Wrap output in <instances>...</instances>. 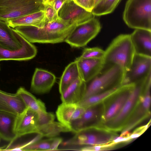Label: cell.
<instances>
[{
    "label": "cell",
    "mask_w": 151,
    "mask_h": 151,
    "mask_svg": "<svg viewBox=\"0 0 151 151\" xmlns=\"http://www.w3.org/2000/svg\"><path fill=\"white\" fill-rule=\"evenodd\" d=\"M71 132L70 127L59 122L54 121L43 125L38 126L37 134L43 137H55L60 133Z\"/></svg>",
    "instance_id": "d4e9b609"
},
{
    "label": "cell",
    "mask_w": 151,
    "mask_h": 151,
    "mask_svg": "<svg viewBox=\"0 0 151 151\" xmlns=\"http://www.w3.org/2000/svg\"><path fill=\"white\" fill-rule=\"evenodd\" d=\"M121 86L89 96L82 100L77 104L86 108L103 102L115 93Z\"/></svg>",
    "instance_id": "83f0119b"
},
{
    "label": "cell",
    "mask_w": 151,
    "mask_h": 151,
    "mask_svg": "<svg viewBox=\"0 0 151 151\" xmlns=\"http://www.w3.org/2000/svg\"><path fill=\"white\" fill-rule=\"evenodd\" d=\"M55 0H42V3L43 5L50 4Z\"/></svg>",
    "instance_id": "f35d334b"
},
{
    "label": "cell",
    "mask_w": 151,
    "mask_h": 151,
    "mask_svg": "<svg viewBox=\"0 0 151 151\" xmlns=\"http://www.w3.org/2000/svg\"><path fill=\"white\" fill-rule=\"evenodd\" d=\"M101 28L100 22L94 17L76 25L65 41L72 47H84L97 36Z\"/></svg>",
    "instance_id": "ba28073f"
},
{
    "label": "cell",
    "mask_w": 151,
    "mask_h": 151,
    "mask_svg": "<svg viewBox=\"0 0 151 151\" xmlns=\"http://www.w3.org/2000/svg\"><path fill=\"white\" fill-rule=\"evenodd\" d=\"M38 118L37 113L28 107L21 114L17 115L14 130L17 138L27 134L37 133Z\"/></svg>",
    "instance_id": "5bb4252c"
},
{
    "label": "cell",
    "mask_w": 151,
    "mask_h": 151,
    "mask_svg": "<svg viewBox=\"0 0 151 151\" xmlns=\"http://www.w3.org/2000/svg\"><path fill=\"white\" fill-rule=\"evenodd\" d=\"M104 107L103 102L86 108L81 117L71 124V132L76 133L83 129L100 125Z\"/></svg>",
    "instance_id": "7c38bea8"
},
{
    "label": "cell",
    "mask_w": 151,
    "mask_h": 151,
    "mask_svg": "<svg viewBox=\"0 0 151 151\" xmlns=\"http://www.w3.org/2000/svg\"><path fill=\"white\" fill-rule=\"evenodd\" d=\"M17 114L0 110V138L12 142L17 138L14 130Z\"/></svg>",
    "instance_id": "ffe728a7"
},
{
    "label": "cell",
    "mask_w": 151,
    "mask_h": 151,
    "mask_svg": "<svg viewBox=\"0 0 151 151\" xmlns=\"http://www.w3.org/2000/svg\"><path fill=\"white\" fill-rule=\"evenodd\" d=\"M102 0H94L93 1V7L98 4Z\"/></svg>",
    "instance_id": "ab89813d"
},
{
    "label": "cell",
    "mask_w": 151,
    "mask_h": 151,
    "mask_svg": "<svg viewBox=\"0 0 151 151\" xmlns=\"http://www.w3.org/2000/svg\"><path fill=\"white\" fill-rule=\"evenodd\" d=\"M42 0H0V20L6 22L43 10Z\"/></svg>",
    "instance_id": "52a82bcc"
},
{
    "label": "cell",
    "mask_w": 151,
    "mask_h": 151,
    "mask_svg": "<svg viewBox=\"0 0 151 151\" xmlns=\"http://www.w3.org/2000/svg\"><path fill=\"white\" fill-rule=\"evenodd\" d=\"M130 36L135 54L151 57V30L136 29Z\"/></svg>",
    "instance_id": "e0dca14e"
},
{
    "label": "cell",
    "mask_w": 151,
    "mask_h": 151,
    "mask_svg": "<svg viewBox=\"0 0 151 151\" xmlns=\"http://www.w3.org/2000/svg\"><path fill=\"white\" fill-rule=\"evenodd\" d=\"M43 10L48 22L55 21L59 17L58 13L49 4L44 5Z\"/></svg>",
    "instance_id": "d6a6232c"
},
{
    "label": "cell",
    "mask_w": 151,
    "mask_h": 151,
    "mask_svg": "<svg viewBox=\"0 0 151 151\" xmlns=\"http://www.w3.org/2000/svg\"><path fill=\"white\" fill-rule=\"evenodd\" d=\"M75 60L78 64L80 78L86 83L100 73L104 65L103 59H82L78 57Z\"/></svg>",
    "instance_id": "d6986e66"
},
{
    "label": "cell",
    "mask_w": 151,
    "mask_h": 151,
    "mask_svg": "<svg viewBox=\"0 0 151 151\" xmlns=\"http://www.w3.org/2000/svg\"><path fill=\"white\" fill-rule=\"evenodd\" d=\"M134 54L130 35H120L113 40L105 51L103 68L116 65L126 71L129 68Z\"/></svg>",
    "instance_id": "7a4b0ae2"
},
{
    "label": "cell",
    "mask_w": 151,
    "mask_h": 151,
    "mask_svg": "<svg viewBox=\"0 0 151 151\" xmlns=\"http://www.w3.org/2000/svg\"><path fill=\"white\" fill-rule=\"evenodd\" d=\"M134 85L122 86L115 93L103 101L104 107L101 118V125L112 119L119 113Z\"/></svg>",
    "instance_id": "9c48e42d"
},
{
    "label": "cell",
    "mask_w": 151,
    "mask_h": 151,
    "mask_svg": "<svg viewBox=\"0 0 151 151\" xmlns=\"http://www.w3.org/2000/svg\"><path fill=\"white\" fill-rule=\"evenodd\" d=\"M6 147L4 146L2 147H0V151H2L3 149H4Z\"/></svg>",
    "instance_id": "60d3db41"
},
{
    "label": "cell",
    "mask_w": 151,
    "mask_h": 151,
    "mask_svg": "<svg viewBox=\"0 0 151 151\" xmlns=\"http://www.w3.org/2000/svg\"><path fill=\"white\" fill-rule=\"evenodd\" d=\"M150 86L151 83L146 86L135 108L121 132V135L129 134L130 131L150 116Z\"/></svg>",
    "instance_id": "30bf717a"
},
{
    "label": "cell",
    "mask_w": 151,
    "mask_h": 151,
    "mask_svg": "<svg viewBox=\"0 0 151 151\" xmlns=\"http://www.w3.org/2000/svg\"><path fill=\"white\" fill-rule=\"evenodd\" d=\"M38 114V126L46 124L54 121V114L46 111H41L37 113Z\"/></svg>",
    "instance_id": "1f68e13d"
},
{
    "label": "cell",
    "mask_w": 151,
    "mask_h": 151,
    "mask_svg": "<svg viewBox=\"0 0 151 151\" xmlns=\"http://www.w3.org/2000/svg\"></svg>",
    "instance_id": "7bdbcfd3"
},
{
    "label": "cell",
    "mask_w": 151,
    "mask_h": 151,
    "mask_svg": "<svg viewBox=\"0 0 151 151\" xmlns=\"http://www.w3.org/2000/svg\"><path fill=\"white\" fill-rule=\"evenodd\" d=\"M59 17L72 25H76L94 17L88 11L73 1L67 0L58 12Z\"/></svg>",
    "instance_id": "4fadbf2b"
},
{
    "label": "cell",
    "mask_w": 151,
    "mask_h": 151,
    "mask_svg": "<svg viewBox=\"0 0 151 151\" xmlns=\"http://www.w3.org/2000/svg\"><path fill=\"white\" fill-rule=\"evenodd\" d=\"M81 78L77 62L69 63L65 68L59 83V91L61 94L71 84Z\"/></svg>",
    "instance_id": "603a6c76"
},
{
    "label": "cell",
    "mask_w": 151,
    "mask_h": 151,
    "mask_svg": "<svg viewBox=\"0 0 151 151\" xmlns=\"http://www.w3.org/2000/svg\"><path fill=\"white\" fill-rule=\"evenodd\" d=\"M121 0H102L96 5L91 12L94 16H100L112 12Z\"/></svg>",
    "instance_id": "f1b7e54d"
},
{
    "label": "cell",
    "mask_w": 151,
    "mask_h": 151,
    "mask_svg": "<svg viewBox=\"0 0 151 151\" xmlns=\"http://www.w3.org/2000/svg\"><path fill=\"white\" fill-rule=\"evenodd\" d=\"M22 45L21 35L6 22L0 20V47L14 50L20 48Z\"/></svg>",
    "instance_id": "ac0fdd59"
},
{
    "label": "cell",
    "mask_w": 151,
    "mask_h": 151,
    "mask_svg": "<svg viewBox=\"0 0 151 151\" xmlns=\"http://www.w3.org/2000/svg\"><path fill=\"white\" fill-rule=\"evenodd\" d=\"M56 77L46 70L38 68L35 70L31 84L30 90L37 94L48 92L55 84Z\"/></svg>",
    "instance_id": "2e32d148"
},
{
    "label": "cell",
    "mask_w": 151,
    "mask_h": 151,
    "mask_svg": "<svg viewBox=\"0 0 151 151\" xmlns=\"http://www.w3.org/2000/svg\"><path fill=\"white\" fill-rule=\"evenodd\" d=\"M0 99L17 115L21 114L27 108L22 98L16 93H9L0 90Z\"/></svg>",
    "instance_id": "cb8c5ba5"
},
{
    "label": "cell",
    "mask_w": 151,
    "mask_h": 151,
    "mask_svg": "<svg viewBox=\"0 0 151 151\" xmlns=\"http://www.w3.org/2000/svg\"><path fill=\"white\" fill-rule=\"evenodd\" d=\"M77 106V104L63 102L58 106L56 114L59 122L70 128L72 118Z\"/></svg>",
    "instance_id": "4316f807"
},
{
    "label": "cell",
    "mask_w": 151,
    "mask_h": 151,
    "mask_svg": "<svg viewBox=\"0 0 151 151\" xmlns=\"http://www.w3.org/2000/svg\"><path fill=\"white\" fill-rule=\"evenodd\" d=\"M62 139L60 137H53L51 143L50 150H58V147L62 142Z\"/></svg>",
    "instance_id": "d590c367"
},
{
    "label": "cell",
    "mask_w": 151,
    "mask_h": 151,
    "mask_svg": "<svg viewBox=\"0 0 151 151\" xmlns=\"http://www.w3.org/2000/svg\"><path fill=\"white\" fill-rule=\"evenodd\" d=\"M76 26L69 24L59 17L55 21L47 22L42 28L22 25L14 29L31 43L54 44L65 41Z\"/></svg>",
    "instance_id": "6da1fadb"
},
{
    "label": "cell",
    "mask_w": 151,
    "mask_h": 151,
    "mask_svg": "<svg viewBox=\"0 0 151 151\" xmlns=\"http://www.w3.org/2000/svg\"><path fill=\"white\" fill-rule=\"evenodd\" d=\"M94 0H74L78 5L83 7L87 11L91 12L93 9Z\"/></svg>",
    "instance_id": "836d02e7"
},
{
    "label": "cell",
    "mask_w": 151,
    "mask_h": 151,
    "mask_svg": "<svg viewBox=\"0 0 151 151\" xmlns=\"http://www.w3.org/2000/svg\"><path fill=\"white\" fill-rule=\"evenodd\" d=\"M67 0H55L51 3L48 4L52 6L55 11L58 13L63 4Z\"/></svg>",
    "instance_id": "8d00e7d4"
},
{
    "label": "cell",
    "mask_w": 151,
    "mask_h": 151,
    "mask_svg": "<svg viewBox=\"0 0 151 151\" xmlns=\"http://www.w3.org/2000/svg\"><path fill=\"white\" fill-rule=\"evenodd\" d=\"M105 51L98 47L85 48L81 55L78 58L82 59H103Z\"/></svg>",
    "instance_id": "4dcf8cb0"
},
{
    "label": "cell",
    "mask_w": 151,
    "mask_h": 151,
    "mask_svg": "<svg viewBox=\"0 0 151 151\" xmlns=\"http://www.w3.org/2000/svg\"><path fill=\"white\" fill-rule=\"evenodd\" d=\"M68 0V1H71V0H73V1L74 0Z\"/></svg>",
    "instance_id": "b9f144b4"
},
{
    "label": "cell",
    "mask_w": 151,
    "mask_h": 151,
    "mask_svg": "<svg viewBox=\"0 0 151 151\" xmlns=\"http://www.w3.org/2000/svg\"><path fill=\"white\" fill-rule=\"evenodd\" d=\"M123 17L130 28L151 30V0H128Z\"/></svg>",
    "instance_id": "277c9868"
},
{
    "label": "cell",
    "mask_w": 151,
    "mask_h": 151,
    "mask_svg": "<svg viewBox=\"0 0 151 151\" xmlns=\"http://www.w3.org/2000/svg\"><path fill=\"white\" fill-rule=\"evenodd\" d=\"M5 22L10 27L14 28L22 25L32 26L42 28L48 22L43 10Z\"/></svg>",
    "instance_id": "7402d4cb"
},
{
    "label": "cell",
    "mask_w": 151,
    "mask_h": 151,
    "mask_svg": "<svg viewBox=\"0 0 151 151\" xmlns=\"http://www.w3.org/2000/svg\"><path fill=\"white\" fill-rule=\"evenodd\" d=\"M22 46L17 50H8L0 47V61L9 60L25 61L34 58L37 54L36 47L22 35Z\"/></svg>",
    "instance_id": "9a60e30c"
},
{
    "label": "cell",
    "mask_w": 151,
    "mask_h": 151,
    "mask_svg": "<svg viewBox=\"0 0 151 151\" xmlns=\"http://www.w3.org/2000/svg\"><path fill=\"white\" fill-rule=\"evenodd\" d=\"M86 109V108L77 105L72 118L71 124L73 122L80 118L85 111Z\"/></svg>",
    "instance_id": "e575fe53"
},
{
    "label": "cell",
    "mask_w": 151,
    "mask_h": 151,
    "mask_svg": "<svg viewBox=\"0 0 151 151\" xmlns=\"http://www.w3.org/2000/svg\"><path fill=\"white\" fill-rule=\"evenodd\" d=\"M148 78L135 84L119 112L112 119L102 124L103 127L114 132L122 131L137 104L139 97L144 91Z\"/></svg>",
    "instance_id": "8992f818"
},
{
    "label": "cell",
    "mask_w": 151,
    "mask_h": 151,
    "mask_svg": "<svg viewBox=\"0 0 151 151\" xmlns=\"http://www.w3.org/2000/svg\"><path fill=\"white\" fill-rule=\"evenodd\" d=\"M53 138L39 140L24 147L23 151L50 150Z\"/></svg>",
    "instance_id": "f546056e"
},
{
    "label": "cell",
    "mask_w": 151,
    "mask_h": 151,
    "mask_svg": "<svg viewBox=\"0 0 151 151\" xmlns=\"http://www.w3.org/2000/svg\"><path fill=\"white\" fill-rule=\"evenodd\" d=\"M86 84L81 78L69 85L61 94L63 103L77 104L83 99Z\"/></svg>",
    "instance_id": "44dd1931"
},
{
    "label": "cell",
    "mask_w": 151,
    "mask_h": 151,
    "mask_svg": "<svg viewBox=\"0 0 151 151\" xmlns=\"http://www.w3.org/2000/svg\"><path fill=\"white\" fill-rule=\"evenodd\" d=\"M16 93L22 98L27 107L37 113L46 111L44 103L40 100L36 99L24 87H19Z\"/></svg>",
    "instance_id": "484cf974"
},
{
    "label": "cell",
    "mask_w": 151,
    "mask_h": 151,
    "mask_svg": "<svg viewBox=\"0 0 151 151\" xmlns=\"http://www.w3.org/2000/svg\"><path fill=\"white\" fill-rule=\"evenodd\" d=\"M0 110L4 111L13 113H15L0 99Z\"/></svg>",
    "instance_id": "74e56055"
},
{
    "label": "cell",
    "mask_w": 151,
    "mask_h": 151,
    "mask_svg": "<svg viewBox=\"0 0 151 151\" xmlns=\"http://www.w3.org/2000/svg\"><path fill=\"white\" fill-rule=\"evenodd\" d=\"M151 75V57L135 54L131 64L125 73L122 85L135 84Z\"/></svg>",
    "instance_id": "8fae6325"
},
{
    "label": "cell",
    "mask_w": 151,
    "mask_h": 151,
    "mask_svg": "<svg viewBox=\"0 0 151 151\" xmlns=\"http://www.w3.org/2000/svg\"><path fill=\"white\" fill-rule=\"evenodd\" d=\"M125 72L122 68L116 65L103 68L97 75L86 83L82 99L122 86Z\"/></svg>",
    "instance_id": "3957f363"
},
{
    "label": "cell",
    "mask_w": 151,
    "mask_h": 151,
    "mask_svg": "<svg viewBox=\"0 0 151 151\" xmlns=\"http://www.w3.org/2000/svg\"><path fill=\"white\" fill-rule=\"evenodd\" d=\"M71 138L63 143L64 146H93L104 145L114 142L117 136L116 132L109 131L100 126L82 130L76 133Z\"/></svg>",
    "instance_id": "5b68a950"
}]
</instances>
